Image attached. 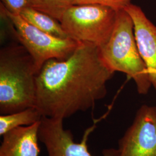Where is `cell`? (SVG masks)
I'll list each match as a JSON object with an SVG mask.
<instances>
[{
	"instance_id": "obj_1",
	"label": "cell",
	"mask_w": 156,
	"mask_h": 156,
	"mask_svg": "<svg viewBox=\"0 0 156 156\" xmlns=\"http://www.w3.org/2000/svg\"><path fill=\"white\" fill-rule=\"evenodd\" d=\"M114 73L98 47L80 44L66 58L46 62L37 74L35 108L42 116L62 119L87 111L106 96Z\"/></svg>"
},
{
	"instance_id": "obj_2",
	"label": "cell",
	"mask_w": 156,
	"mask_h": 156,
	"mask_svg": "<svg viewBox=\"0 0 156 156\" xmlns=\"http://www.w3.org/2000/svg\"><path fill=\"white\" fill-rule=\"evenodd\" d=\"M37 71L32 57L22 45L0 50V114L35 107Z\"/></svg>"
},
{
	"instance_id": "obj_3",
	"label": "cell",
	"mask_w": 156,
	"mask_h": 156,
	"mask_svg": "<svg viewBox=\"0 0 156 156\" xmlns=\"http://www.w3.org/2000/svg\"><path fill=\"white\" fill-rule=\"evenodd\" d=\"M100 50L102 59L111 69L124 73L133 79L139 94L149 92L152 86L136 44L133 21L124 9L117 11L111 35Z\"/></svg>"
},
{
	"instance_id": "obj_4",
	"label": "cell",
	"mask_w": 156,
	"mask_h": 156,
	"mask_svg": "<svg viewBox=\"0 0 156 156\" xmlns=\"http://www.w3.org/2000/svg\"><path fill=\"white\" fill-rule=\"evenodd\" d=\"M116 15V11L106 6L73 5L64 13L60 23L70 38L100 48L109 39Z\"/></svg>"
},
{
	"instance_id": "obj_5",
	"label": "cell",
	"mask_w": 156,
	"mask_h": 156,
	"mask_svg": "<svg viewBox=\"0 0 156 156\" xmlns=\"http://www.w3.org/2000/svg\"><path fill=\"white\" fill-rule=\"evenodd\" d=\"M1 15L12 24L15 35L33 59L37 71L51 59L63 60L71 56L79 44L71 38H60L36 28L20 15L9 11L1 2Z\"/></svg>"
},
{
	"instance_id": "obj_6",
	"label": "cell",
	"mask_w": 156,
	"mask_h": 156,
	"mask_svg": "<svg viewBox=\"0 0 156 156\" xmlns=\"http://www.w3.org/2000/svg\"><path fill=\"white\" fill-rule=\"evenodd\" d=\"M113 151L115 156H156V106L140 107Z\"/></svg>"
},
{
	"instance_id": "obj_7",
	"label": "cell",
	"mask_w": 156,
	"mask_h": 156,
	"mask_svg": "<svg viewBox=\"0 0 156 156\" xmlns=\"http://www.w3.org/2000/svg\"><path fill=\"white\" fill-rule=\"evenodd\" d=\"M63 120L43 116L40 121L38 137L48 156H93L88 149L87 140L94 127L88 128L82 140L76 142L71 131L64 127ZM102 154V156H115L113 149H106Z\"/></svg>"
},
{
	"instance_id": "obj_8",
	"label": "cell",
	"mask_w": 156,
	"mask_h": 156,
	"mask_svg": "<svg viewBox=\"0 0 156 156\" xmlns=\"http://www.w3.org/2000/svg\"><path fill=\"white\" fill-rule=\"evenodd\" d=\"M124 9L133 21L140 55L146 67L151 86L156 90V26L139 6L131 3Z\"/></svg>"
},
{
	"instance_id": "obj_9",
	"label": "cell",
	"mask_w": 156,
	"mask_h": 156,
	"mask_svg": "<svg viewBox=\"0 0 156 156\" xmlns=\"http://www.w3.org/2000/svg\"><path fill=\"white\" fill-rule=\"evenodd\" d=\"M39 123L15 128L2 136L0 156H39Z\"/></svg>"
},
{
	"instance_id": "obj_10",
	"label": "cell",
	"mask_w": 156,
	"mask_h": 156,
	"mask_svg": "<svg viewBox=\"0 0 156 156\" xmlns=\"http://www.w3.org/2000/svg\"><path fill=\"white\" fill-rule=\"evenodd\" d=\"M20 15L29 23L46 33L63 39L70 38L61 23L45 13L28 7L21 12Z\"/></svg>"
},
{
	"instance_id": "obj_11",
	"label": "cell",
	"mask_w": 156,
	"mask_h": 156,
	"mask_svg": "<svg viewBox=\"0 0 156 156\" xmlns=\"http://www.w3.org/2000/svg\"><path fill=\"white\" fill-rule=\"evenodd\" d=\"M42 117V115L35 107L11 114L1 115L0 135L3 136L15 128L28 126L39 122Z\"/></svg>"
},
{
	"instance_id": "obj_12",
	"label": "cell",
	"mask_w": 156,
	"mask_h": 156,
	"mask_svg": "<svg viewBox=\"0 0 156 156\" xmlns=\"http://www.w3.org/2000/svg\"><path fill=\"white\" fill-rule=\"evenodd\" d=\"M30 6L53 17L60 22L64 13L75 0H28Z\"/></svg>"
},
{
	"instance_id": "obj_13",
	"label": "cell",
	"mask_w": 156,
	"mask_h": 156,
	"mask_svg": "<svg viewBox=\"0 0 156 156\" xmlns=\"http://www.w3.org/2000/svg\"><path fill=\"white\" fill-rule=\"evenodd\" d=\"M131 0H75L73 5L99 4L111 8L115 11L124 9L131 4Z\"/></svg>"
},
{
	"instance_id": "obj_14",
	"label": "cell",
	"mask_w": 156,
	"mask_h": 156,
	"mask_svg": "<svg viewBox=\"0 0 156 156\" xmlns=\"http://www.w3.org/2000/svg\"><path fill=\"white\" fill-rule=\"evenodd\" d=\"M6 8L13 13L20 15L26 8L30 7L28 0H1Z\"/></svg>"
}]
</instances>
